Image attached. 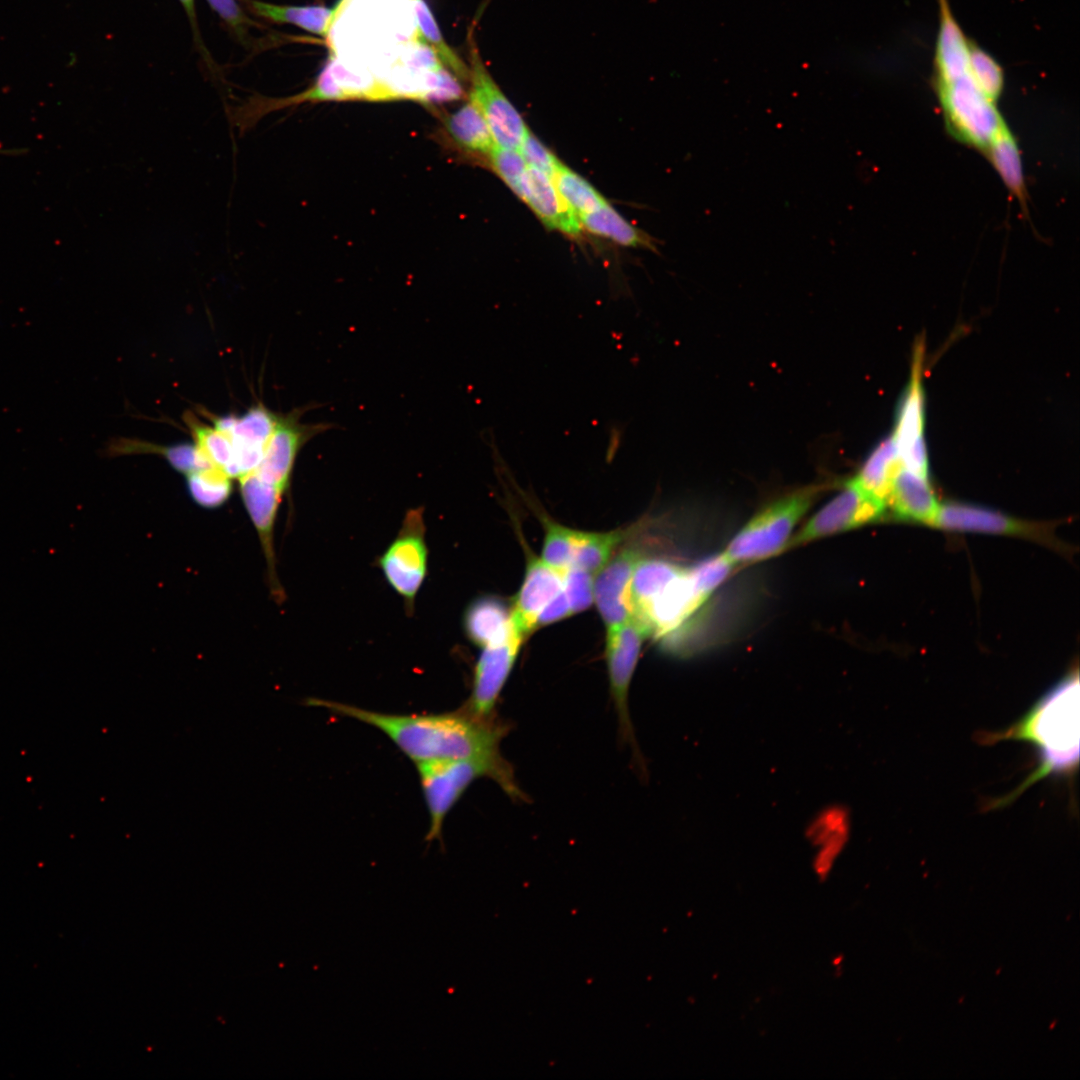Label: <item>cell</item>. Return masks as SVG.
<instances>
[{
	"label": "cell",
	"instance_id": "obj_8",
	"mask_svg": "<svg viewBox=\"0 0 1080 1080\" xmlns=\"http://www.w3.org/2000/svg\"><path fill=\"white\" fill-rule=\"evenodd\" d=\"M650 636L647 627L631 616L621 626L607 631L606 663L609 687L618 722L626 740L633 741L628 695L642 644Z\"/></svg>",
	"mask_w": 1080,
	"mask_h": 1080
},
{
	"label": "cell",
	"instance_id": "obj_23",
	"mask_svg": "<svg viewBox=\"0 0 1080 1080\" xmlns=\"http://www.w3.org/2000/svg\"><path fill=\"white\" fill-rule=\"evenodd\" d=\"M639 530L640 525L608 532L577 530L571 566L592 574L597 573L610 560L622 543Z\"/></svg>",
	"mask_w": 1080,
	"mask_h": 1080
},
{
	"label": "cell",
	"instance_id": "obj_27",
	"mask_svg": "<svg viewBox=\"0 0 1080 1080\" xmlns=\"http://www.w3.org/2000/svg\"><path fill=\"white\" fill-rule=\"evenodd\" d=\"M552 180L562 198L578 217L607 204L592 185L563 163L555 171Z\"/></svg>",
	"mask_w": 1080,
	"mask_h": 1080
},
{
	"label": "cell",
	"instance_id": "obj_26",
	"mask_svg": "<svg viewBox=\"0 0 1080 1080\" xmlns=\"http://www.w3.org/2000/svg\"><path fill=\"white\" fill-rule=\"evenodd\" d=\"M413 4L419 31L425 43L434 51L442 65L459 81L469 82V66L445 42L425 1L413 0Z\"/></svg>",
	"mask_w": 1080,
	"mask_h": 1080
},
{
	"label": "cell",
	"instance_id": "obj_17",
	"mask_svg": "<svg viewBox=\"0 0 1080 1080\" xmlns=\"http://www.w3.org/2000/svg\"><path fill=\"white\" fill-rule=\"evenodd\" d=\"M528 166V165H527ZM549 228L577 237L581 233L578 215L565 202L552 178L528 166L521 198Z\"/></svg>",
	"mask_w": 1080,
	"mask_h": 1080
},
{
	"label": "cell",
	"instance_id": "obj_14",
	"mask_svg": "<svg viewBox=\"0 0 1080 1080\" xmlns=\"http://www.w3.org/2000/svg\"><path fill=\"white\" fill-rule=\"evenodd\" d=\"M922 355L923 349L919 345L915 351L911 381L899 409L894 434L891 436L901 464L915 470H925L928 467L923 439Z\"/></svg>",
	"mask_w": 1080,
	"mask_h": 1080
},
{
	"label": "cell",
	"instance_id": "obj_13",
	"mask_svg": "<svg viewBox=\"0 0 1080 1080\" xmlns=\"http://www.w3.org/2000/svg\"><path fill=\"white\" fill-rule=\"evenodd\" d=\"M643 557L645 554L640 546H621L597 572L594 602L607 631L621 626L631 617L627 591L634 569Z\"/></svg>",
	"mask_w": 1080,
	"mask_h": 1080
},
{
	"label": "cell",
	"instance_id": "obj_4",
	"mask_svg": "<svg viewBox=\"0 0 1080 1080\" xmlns=\"http://www.w3.org/2000/svg\"><path fill=\"white\" fill-rule=\"evenodd\" d=\"M817 490L816 487L798 489L767 505L734 536L724 553L736 565L781 552L812 505Z\"/></svg>",
	"mask_w": 1080,
	"mask_h": 1080
},
{
	"label": "cell",
	"instance_id": "obj_20",
	"mask_svg": "<svg viewBox=\"0 0 1080 1080\" xmlns=\"http://www.w3.org/2000/svg\"><path fill=\"white\" fill-rule=\"evenodd\" d=\"M440 134L457 152L488 156L496 145L477 106L468 101L441 119Z\"/></svg>",
	"mask_w": 1080,
	"mask_h": 1080
},
{
	"label": "cell",
	"instance_id": "obj_31",
	"mask_svg": "<svg viewBox=\"0 0 1080 1080\" xmlns=\"http://www.w3.org/2000/svg\"><path fill=\"white\" fill-rule=\"evenodd\" d=\"M969 67L980 89L995 101L1003 88V70L990 54L973 41L969 46Z\"/></svg>",
	"mask_w": 1080,
	"mask_h": 1080
},
{
	"label": "cell",
	"instance_id": "obj_36",
	"mask_svg": "<svg viewBox=\"0 0 1080 1080\" xmlns=\"http://www.w3.org/2000/svg\"><path fill=\"white\" fill-rule=\"evenodd\" d=\"M210 7L218 14L225 25L242 43H247L250 29L256 27V23L237 3V0H206Z\"/></svg>",
	"mask_w": 1080,
	"mask_h": 1080
},
{
	"label": "cell",
	"instance_id": "obj_7",
	"mask_svg": "<svg viewBox=\"0 0 1080 1080\" xmlns=\"http://www.w3.org/2000/svg\"><path fill=\"white\" fill-rule=\"evenodd\" d=\"M886 508L883 501L867 493L852 478L804 524L790 539L788 546L804 544L880 520Z\"/></svg>",
	"mask_w": 1080,
	"mask_h": 1080
},
{
	"label": "cell",
	"instance_id": "obj_15",
	"mask_svg": "<svg viewBox=\"0 0 1080 1080\" xmlns=\"http://www.w3.org/2000/svg\"><path fill=\"white\" fill-rule=\"evenodd\" d=\"M565 572L542 558L528 555L522 585L511 606L513 624L525 638L537 628L538 617L545 606L563 590Z\"/></svg>",
	"mask_w": 1080,
	"mask_h": 1080
},
{
	"label": "cell",
	"instance_id": "obj_30",
	"mask_svg": "<svg viewBox=\"0 0 1080 1080\" xmlns=\"http://www.w3.org/2000/svg\"><path fill=\"white\" fill-rule=\"evenodd\" d=\"M544 527V543L541 558L549 565L566 571L572 564L577 530L564 526L544 514L540 515Z\"/></svg>",
	"mask_w": 1080,
	"mask_h": 1080
},
{
	"label": "cell",
	"instance_id": "obj_39",
	"mask_svg": "<svg viewBox=\"0 0 1080 1080\" xmlns=\"http://www.w3.org/2000/svg\"><path fill=\"white\" fill-rule=\"evenodd\" d=\"M178 1L182 5V7L184 8V10H185V12H186V14L188 16V19H189V21H190V23L192 25V28L194 29V36H195V38L197 40L198 36H199V32H198V25H197V19H196L195 0H178Z\"/></svg>",
	"mask_w": 1080,
	"mask_h": 1080
},
{
	"label": "cell",
	"instance_id": "obj_33",
	"mask_svg": "<svg viewBox=\"0 0 1080 1080\" xmlns=\"http://www.w3.org/2000/svg\"><path fill=\"white\" fill-rule=\"evenodd\" d=\"M488 157L496 174L522 198L528 166L520 152L495 145Z\"/></svg>",
	"mask_w": 1080,
	"mask_h": 1080
},
{
	"label": "cell",
	"instance_id": "obj_16",
	"mask_svg": "<svg viewBox=\"0 0 1080 1080\" xmlns=\"http://www.w3.org/2000/svg\"><path fill=\"white\" fill-rule=\"evenodd\" d=\"M950 531L984 532L1048 539V529L1038 523L1018 520L1002 512L965 503L940 505L933 524Z\"/></svg>",
	"mask_w": 1080,
	"mask_h": 1080
},
{
	"label": "cell",
	"instance_id": "obj_24",
	"mask_svg": "<svg viewBox=\"0 0 1080 1080\" xmlns=\"http://www.w3.org/2000/svg\"><path fill=\"white\" fill-rule=\"evenodd\" d=\"M900 467L897 448L889 437L871 452L854 479L867 493L886 504L892 480Z\"/></svg>",
	"mask_w": 1080,
	"mask_h": 1080
},
{
	"label": "cell",
	"instance_id": "obj_6",
	"mask_svg": "<svg viewBox=\"0 0 1080 1080\" xmlns=\"http://www.w3.org/2000/svg\"><path fill=\"white\" fill-rule=\"evenodd\" d=\"M468 32L469 83L471 100L481 112L497 146L518 150L528 129L514 105L502 92L483 62L474 39Z\"/></svg>",
	"mask_w": 1080,
	"mask_h": 1080
},
{
	"label": "cell",
	"instance_id": "obj_40",
	"mask_svg": "<svg viewBox=\"0 0 1080 1080\" xmlns=\"http://www.w3.org/2000/svg\"><path fill=\"white\" fill-rule=\"evenodd\" d=\"M27 151H28L27 149H23V148H20V149H0V154L8 155V156H19V155L25 154Z\"/></svg>",
	"mask_w": 1080,
	"mask_h": 1080
},
{
	"label": "cell",
	"instance_id": "obj_19",
	"mask_svg": "<svg viewBox=\"0 0 1080 1080\" xmlns=\"http://www.w3.org/2000/svg\"><path fill=\"white\" fill-rule=\"evenodd\" d=\"M462 624L466 637L480 648L504 640L514 626L511 607L490 594L480 595L467 605Z\"/></svg>",
	"mask_w": 1080,
	"mask_h": 1080
},
{
	"label": "cell",
	"instance_id": "obj_28",
	"mask_svg": "<svg viewBox=\"0 0 1080 1080\" xmlns=\"http://www.w3.org/2000/svg\"><path fill=\"white\" fill-rule=\"evenodd\" d=\"M192 499L204 508L223 505L232 493V478L216 467L200 469L186 475Z\"/></svg>",
	"mask_w": 1080,
	"mask_h": 1080
},
{
	"label": "cell",
	"instance_id": "obj_34",
	"mask_svg": "<svg viewBox=\"0 0 1080 1080\" xmlns=\"http://www.w3.org/2000/svg\"><path fill=\"white\" fill-rule=\"evenodd\" d=\"M734 566L735 564L723 552L699 562L690 568V572L699 590L709 598Z\"/></svg>",
	"mask_w": 1080,
	"mask_h": 1080
},
{
	"label": "cell",
	"instance_id": "obj_18",
	"mask_svg": "<svg viewBox=\"0 0 1080 1080\" xmlns=\"http://www.w3.org/2000/svg\"><path fill=\"white\" fill-rule=\"evenodd\" d=\"M886 504L900 519L931 525L940 506L928 475L902 466L892 480Z\"/></svg>",
	"mask_w": 1080,
	"mask_h": 1080
},
{
	"label": "cell",
	"instance_id": "obj_32",
	"mask_svg": "<svg viewBox=\"0 0 1080 1080\" xmlns=\"http://www.w3.org/2000/svg\"><path fill=\"white\" fill-rule=\"evenodd\" d=\"M992 159L1002 178L1011 189L1020 192L1022 188L1021 166L1016 144L1005 126L989 143Z\"/></svg>",
	"mask_w": 1080,
	"mask_h": 1080
},
{
	"label": "cell",
	"instance_id": "obj_29",
	"mask_svg": "<svg viewBox=\"0 0 1080 1080\" xmlns=\"http://www.w3.org/2000/svg\"><path fill=\"white\" fill-rule=\"evenodd\" d=\"M194 445L200 454L214 467L224 471L230 478L233 471V448L230 436L216 426L190 423Z\"/></svg>",
	"mask_w": 1080,
	"mask_h": 1080
},
{
	"label": "cell",
	"instance_id": "obj_11",
	"mask_svg": "<svg viewBox=\"0 0 1080 1080\" xmlns=\"http://www.w3.org/2000/svg\"><path fill=\"white\" fill-rule=\"evenodd\" d=\"M280 416L256 406L240 417L214 419L213 425L226 432L232 442L233 479H240L257 468Z\"/></svg>",
	"mask_w": 1080,
	"mask_h": 1080
},
{
	"label": "cell",
	"instance_id": "obj_2",
	"mask_svg": "<svg viewBox=\"0 0 1080 1080\" xmlns=\"http://www.w3.org/2000/svg\"><path fill=\"white\" fill-rule=\"evenodd\" d=\"M982 744L1018 740L1032 744L1038 766L1016 790L994 800L989 808H999L1014 801L1028 787L1050 775L1071 776L1079 764V677L1071 671L1049 689L1031 709L1012 726L979 735Z\"/></svg>",
	"mask_w": 1080,
	"mask_h": 1080
},
{
	"label": "cell",
	"instance_id": "obj_21",
	"mask_svg": "<svg viewBox=\"0 0 1080 1080\" xmlns=\"http://www.w3.org/2000/svg\"><path fill=\"white\" fill-rule=\"evenodd\" d=\"M683 569L671 560L643 557L628 586L627 603L631 616L639 617L651 600Z\"/></svg>",
	"mask_w": 1080,
	"mask_h": 1080
},
{
	"label": "cell",
	"instance_id": "obj_22",
	"mask_svg": "<svg viewBox=\"0 0 1080 1080\" xmlns=\"http://www.w3.org/2000/svg\"><path fill=\"white\" fill-rule=\"evenodd\" d=\"M253 15L277 24H291L318 36H327L335 9L320 5H279L259 0H242Z\"/></svg>",
	"mask_w": 1080,
	"mask_h": 1080
},
{
	"label": "cell",
	"instance_id": "obj_38",
	"mask_svg": "<svg viewBox=\"0 0 1080 1080\" xmlns=\"http://www.w3.org/2000/svg\"><path fill=\"white\" fill-rule=\"evenodd\" d=\"M572 614L573 612L563 588L542 610L536 626L552 624Z\"/></svg>",
	"mask_w": 1080,
	"mask_h": 1080
},
{
	"label": "cell",
	"instance_id": "obj_1",
	"mask_svg": "<svg viewBox=\"0 0 1080 1080\" xmlns=\"http://www.w3.org/2000/svg\"><path fill=\"white\" fill-rule=\"evenodd\" d=\"M306 704L356 719L383 732L416 764L452 759H499L506 727L493 717L457 712L397 715L311 698Z\"/></svg>",
	"mask_w": 1080,
	"mask_h": 1080
},
{
	"label": "cell",
	"instance_id": "obj_12",
	"mask_svg": "<svg viewBox=\"0 0 1080 1080\" xmlns=\"http://www.w3.org/2000/svg\"><path fill=\"white\" fill-rule=\"evenodd\" d=\"M238 480L244 506L261 543L271 594L280 603L285 594L276 571L274 527L283 494L254 472Z\"/></svg>",
	"mask_w": 1080,
	"mask_h": 1080
},
{
	"label": "cell",
	"instance_id": "obj_37",
	"mask_svg": "<svg viewBox=\"0 0 1080 1080\" xmlns=\"http://www.w3.org/2000/svg\"><path fill=\"white\" fill-rule=\"evenodd\" d=\"M518 151L526 164L536 168L551 178L561 162L549 151L529 130L526 133Z\"/></svg>",
	"mask_w": 1080,
	"mask_h": 1080
},
{
	"label": "cell",
	"instance_id": "obj_35",
	"mask_svg": "<svg viewBox=\"0 0 1080 1080\" xmlns=\"http://www.w3.org/2000/svg\"><path fill=\"white\" fill-rule=\"evenodd\" d=\"M564 592L573 614L588 609L594 601L593 574L577 567H569L564 575Z\"/></svg>",
	"mask_w": 1080,
	"mask_h": 1080
},
{
	"label": "cell",
	"instance_id": "obj_25",
	"mask_svg": "<svg viewBox=\"0 0 1080 1080\" xmlns=\"http://www.w3.org/2000/svg\"><path fill=\"white\" fill-rule=\"evenodd\" d=\"M579 220L591 233L618 244L653 248L649 237L628 223L608 203L595 211L580 215Z\"/></svg>",
	"mask_w": 1080,
	"mask_h": 1080
},
{
	"label": "cell",
	"instance_id": "obj_5",
	"mask_svg": "<svg viewBox=\"0 0 1080 1080\" xmlns=\"http://www.w3.org/2000/svg\"><path fill=\"white\" fill-rule=\"evenodd\" d=\"M425 531L423 508L408 510L396 537L376 562L387 583L404 601L409 615L414 611L416 596L427 575Z\"/></svg>",
	"mask_w": 1080,
	"mask_h": 1080
},
{
	"label": "cell",
	"instance_id": "obj_10",
	"mask_svg": "<svg viewBox=\"0 0 1080 1080\" xmlns=\"http://www.w3.org/2000/svg\"><path fill=\"white\" fill-rule=\"evenodd\" d=\"M303 410L281 415L269 440L263 458L253 471L283 495L288 491L293 468L301 448L312 438L330 428L328 423L303 424Z\"/></svg>",
	"mask_w": 1080,
	"mask_h": 1080
},
{
	"label": "cell",
	"instance_id": "obj_9",
	"mask_svg": "<svg viewBox=\"0 0 1080 1080\" xmlns=\"http://www.w3.org/2000/svg\"><path fill=\"white\" fill-rule=\"evenodd\" d=\"M525 639L514 625L504 640L482 648L474 666L471 694L463 707L466 711L479 718L493 717L497 699Z\"/></svg>",
	"mask_w": 1080,
	"mask_h": 1080
},
{
	"label": "cell",
	"instance_id": "obj_3",
	"mask_svg": "<svg viewBox=\"0 0 1080 1080\" xmlns=\"http://www.w3.org/2000/svg\"><path fill=\"white\" fill-rule=\"evenodd\" d=\"M417 768L430 819L428 841L440 838L445 817L476 779H493L512 798L522 794L503 758L441 760L417 764Z\"/></svg>",
	"mask_w": 1080,
	"mask_h": 1080
}]
</instances>
